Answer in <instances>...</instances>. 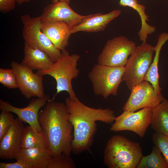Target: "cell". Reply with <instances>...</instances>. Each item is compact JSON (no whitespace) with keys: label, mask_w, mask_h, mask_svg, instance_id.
<instances>
[{"label":"cell","mask_w":168,"mask_h":168,"mask_svg":"<svg viewBox=\"0 0 168 168\" xmlns=\"http://www.w3.org/2000/svg\"><path fill=\"white\" fill-rule=\"evenodd\" d=\"M161 153L160 149L155 145L150 154L142 156L137 168H168V164Z\"/></svg>","instance_id":"cell-23"},{"label":"cell","mask_w":168,"mask_h":168,"mask_svg":"<svg viewBox=\"0 0 168 168\" xmlns=\"http://www.w3.org/2000/svg\"><path fill=\"white\" fill-rule=\"evenodd\" d=\"M21 146L22 148L48 149L49 143L47 136L43 131H40L29 125L25 127L23 130Z\"/></svg>","instance_id":"cell-20"},{"label":"cell","mask_w":168,"mask_h":168,"mask_svg":"<svg viewBox=\"0 0 168 168\" xmlns=\"http://www.w3.org/2000/svg\"><path fill=\"white\" fill-rule=\"evenodd\" d=\"M75 164L71 156L64 153L54 157L52 156L47 168H75Z\"/></svg>","instance_id":"cell-24"},{"label":"cell","mask_w":168,"mask_h":168,"mask_svg":"<svg viewBox=\"0 0 168 168\" xmlns=\"http://www.w3.org/2000/svg\"><path fill=\"white\" fill-rule=\"evenodd\" d=\"M152 140L160 149L168 164V136L155 132L152 135Z\"/></svg>","instance_id":"cell-26"},{"label":"cell","mask_w":168,"mask_h":168,"mask_svg":"<svg viewBox=\"0 0 168 168\" xmlns=\"http://www.w3.org/2000/svg\"><path fill=\"white\" fill-rule=\"evenodd\" d=\"M130 95L123 108V110L135 112L145 108H154L165 98L161 92L155 90L148 82L143 81L131 90Z\"/></svg>","instance_id":"cell-10"},{"label":"cell","mask_w":168,"mask_h":168,"mask_svg":"<svg viewBox=\"0 0 168 168\" xmlns=\"http://www.w3.org/2000/svg\"><path fill=\"white\" fill-rule=\"evenodd\" d=\"M119 3L121 6L131 7L137 12L141 22V28L138 34L142 42H146L148 35L154 33L156 28L147 22L149 21V16L145 12L146 7L138 3L137 0H120Z\"/></svg>","instance_id":"cell-21"},{"label":"cell","mask_w":168,"mask_h":168,"mask_svg":"<svg viewBox=\"0 0 168 168\" xmlns=\"http://www.w3.org/2000/svg\"><path fill=\"white\" fill-rule=\"evenodd\" d=\"M41 30L54 46L62 51L69 44L68 40L72 27L59 21H41Z\"/></svg>","instance_id":"cell-15"},{"label":"cell","mask_w":168,"mask_h":168,"mask_svg":"<svg viewBox=\"0 0 168 168\" xmlns=\"http://www.w3.org/2000/svg\"><path fill=\"white\" fill-rule=\"evenodd\" d=\"M0 83L9 89L18 88L16 77L12 68H0Z\"/></svg>","instance_id":"cell-25"},{"label":"cell","mask_w":168,"mask_h":168,"mask_svg":"<svg viewBox=\"0 0 168 168\" xmlns=\"http://www.w3.org/2000/svg\"><path fill=\"white\" fill-rule=\"evenodd\" d=\"M10 66L16 77L18 88L26 98L42 97L45 95L43 76L34 73L31 69L21 63L12 61Z\"/></svg>","instance_id":"cell-11"},{"label":"cell","mask_w":168,"mask_h":168,"mask_svg":"<svg viewBox=\"0 0 168 168\" xmlns=\"http://www.w3.org/2000/svg\"><path fill=\"white\" fill-rule=\"evenodd\" d=\"M152 113V108L149 107L143 108L136 112L124 111L115 117L110 130L114 132L130 131L143 138L150 125Z\"/></svg>","instance_id":"cell-9"},{"label":"cell","mask_w":168,"mask_h":168,"mask_svg":"<svg viewBox=\"0 0 168 168\" xmlns=\"http://www.w3.org/2000/svg\"><path fill=\"white\" fill-rule=\"evenodd\" d=\"M23 25L22 35L25 42L30 46L45 53L53 62L61 54V51L56 48L41 30L40 16L32 17L27 14L21 16Z\"/></svg>","instance_id":"cell-7"},{"label":"cell","mask_w":168,"mask_h":168,"mask_svg":"<svg viewBox=\"0 0 168 168\" xmlns=\"http://www.w3.org/2000/svg\"><path fill=\"white\" fill-rule=\"evenodd\" d=\"M14 163L0 162V168H31L28 164L19 160Z\"/></svg>","instance_id":"cell-29"},{"label":"cell","mask_w":168,"mask_h":168,"mask_svg":"<svg viewBox=\"0 0 168 168\" xmlns=\"http://www.w3.org/2000/svg\"><path fill=\"white\" fill-rule=\"evenodd\" d=\"M143 156L138 143L123 136L115 135L107 142L104 162L109 168H137Z\"/></svg>","instance_id":"cell-3"},{"label":"cell","mask_w":168,"mask_h":168,"mask_svg":"<svg viewBox=\"0 0 168 168\" xmlns=\"http://www.w3.org/2000/svg\"><path fill=\"white\" fill-rule=\"evenodd\" d=\"M136 47V44L123 35L108 40L97 59V63L111 66L124 67Z\"/></svg>","instance_id":"cell-8"},{"label":"cell","mask_w":168,"mask_h":168,"mask_svg":"<svg viewBox=\"0 0 168 168\" xmlns=\"http://www.w3.org/2000/svg\"><path fill=\"white\" fill-rule=\"evenodd\" d=\"M25 127L17 117L0 141V158L2 160L15 159L22 148V134Z\"/></svg>","instance_id":"cell-14"},{"label":"cell","mask_w":168,"mask_h":168,"mask_svg":"<svg viewBox=\"0 0 168 168\" xmlns=\"http://www.w3.org/2000/svg\"><path fill=\"white\" fill-rule=\"evenodd\" d=\"M50 100V96L48 95H45L42 97L33 98L30 100L27 106L20 108L13 106L9 102L0 99V109L1 110L15 113L23 122L27 123L33 127L42 131V128L38 121L39 110Z\"/></svg>","instance_id":"cell-13"},{"label":"cell","mask_w":168,"mask_h":168,"mask_svg":"<svg viewBox=\"0 0 168 168\" xmlns=\"http://www.w3.org/2000/svg\"><path fill=\"white\" fill-rule=\"evenodd\" d=\"M15 119L11 112L1 110L0 114V141L13 124Z\"/></svg>","instance_id":"cell-27"},{"label":"cell","mask_w":168,"mask_h":168,"mask_svg":"<svg viewBox=\"0 0 168 168\" xmlns=\"http://www.w3.org/2000/svg\"><path fill=\"white\" fill-rule=\"evenodd\" d=\"M119 10H115L105 14H94L79 25L72 28L71 33L78 32H95L104 30L109 24L121 13Z\"/></svg>","instance_id":"cell-16"},{"label":"cell","mask_w":168,"mask_h":168,"mask_svg":"<svg viewBox=\"0 0 168 168\" xmlns=\"http://www.w3.org/2000/svg\"><path fill=\"white\" fill-rule=\"evenodd\" d=\"M70 0H52V3H55L59 1H64L69 3Z\"/></svg>","instance_id":"cell-31"},{"label":"cell","mask_w":168,"mask_h":168,"mask_svg":"<svg viewBox=\"0 0 168 168\" xmlns=\"http://www.w3.org/2000/svg\"><path fill=\"white\" fill-rule=\"evenodd\" d=\"M150 125L155 132L168 136V100L164 99L152 108Z\"/></svg>","instance_id":"cell-22"},{"label":"cell","mask_w":168,"mask_h":168,"mask_svg":"<svg viewBox=\"0 0 168 168\" xmlns=\"http://www.w3.org/2000/svg\"><path fill=\"white\" fill-rule=\"evenodd\" d=\"M80 58L79 55L76 54H70L65 49L61 51L59 57L49 68L36 72L42 76H50L55 80L56 92L53 99L49 101L53 100L56 95L63 91H67L71 98L77 97L72 82L79 75V70L77 65Z\"/></svg>","instance_id":"cell-4"},{"label":"cell","mask_w":168,"mask_h":168,"mask_svg":"<svg viewBox=\"0 0 168 168\" xmlns=\"http://www.w3.org/2000/svg\"><path fill=\"white\" fill-rule=\"evenodd\" d=\"M24 52V57L21 63L33 70L47 69L54 63L45 53L25 42Z\"/></svg>","instance_id":"cell-18"},{"label":"cell","mask_w":168,"mask_h":168,"mask_svg":"<svg viewBox=\"0 0 168 168\" xmlns=\"http://www.w3.org/2000/svg\"><path fill=\"white\" fill-rule=\"evenodd\" d=\"M38 122L48 138V150L54 157L62 153L71 156L73 127L65 103L49 101L39 112Z\"/></svg>","instance_id":"cell-2"},{"label":"cell","mask_w":168,"mask_h":168,"mask_svg":"<svg viewBox=\"0 0 168 168\" xmlns=\"http://www.w3.org/2000/svg\"><path fill=\"white\" fill-rule=\"evenodd\" d=\"M154 47L146 42L136 46L125 67L122 76L128 89L144 80L152 62Z\"/></svg>","instance_id":"cell-6"},{"label":"cell","mask_w":168,"mask_h":168,"mask_svg":"<svg viewBox=\"0 0 168 168\" xmlns=\"http://www.w3.org/2000/svg\"><path fill=\"white\" fill-rule=\"evenodd\" d=\"M68 112V119L72 125L73 139L72 152L75 155L90 151L97 130V121L112 124L115 116L114 111L109 108H95L88 106L77 97L65 100Z\"/></svg>","instance_id":"cell-1"},{"label":"cell","mask_w":168,"mask_h":168,"mask_svg":"<svg viewBox=\"0 0 168 168\" xmlns=\"http://www.w3.org/2000/svg\"><path fill=\"white\" fill-rule=\"evenodd\" d=\"M69 4L66 2L59 1L48 4L44 8L40 16L41 21H62L73 28L94 14L80 15L74 11Z\"/></svg>","instance_id":"cell-12"},{"label":"cell","mask_w":168,"mask_h":168,"mask_svg":"<svg viewBox=\"0 0 168 168\" xmlns=\"http://www.w3.org/2000/svg\"><path fill=\"white\" fill-rule=\"evenodd\" d=\"M124 70L125 67L95 65L88 74L95 94L105 99L117 96Z\"/></svg>","instance_id":"cell-5"},{"label":"cell","mask_w":168,"mask_h":168,"mask_svg":"<svg viewBox=\"0 0 168 168\" xmlns=\"http://www.w3.org/2000/svg\"><path fill=\"white\" fill-rule=\"evenodd\" d=\"M168 40V32H162L159 35L157 44L154 47L155 55L154 60L144 78V81L149 82L152 85L155 91L158 93H161L162 90L159 84L158 64L159 55L162 47Z\"/></svg>","instance_id":"cell-19"},{"label":"cell","mask_w":168,"mask_h":168,"mask_svg":"<svg viewBox=\"0 0 168 168\" xmlns=\"http://www.w3.org/2000/svg\"><path fill=\"white\" fill-rule=\"evenodd\" d=\"M52 156L48 149L39 148H21L15 159L28 164L31 168H47Z\"/></svg>","instance_id":"cell-17"},{"label":"cell","mask_w":168,"mask_h":168,"mask_svg":"<svg viewBox=\"0 0 168 168\" xmlns=\"http://www.w3.org/2000/svg\"><path fill=\"white\" fill-rule=\"evenodd\" d=\"M30 1V0H17V2L19 4H21L23 3L29 2Z\"/></svg>","instance_id":"cell-30"},{"label":"cell","mask_w":168,"mask_h":168,"mask_svg":"<svg viewBox=\"0 0 168 168\" xmlns=\"http://www.w3.org/2000/svg\"><path fill=\"white\" fill-rule=\"evenodd\" d=\"M17 0H0V11L6 13L13 10Z\"/></svg>","instance_id":"cell-28"}]
</instances>
